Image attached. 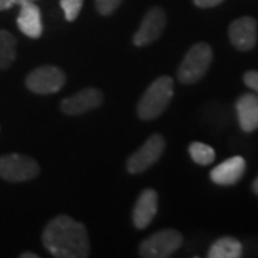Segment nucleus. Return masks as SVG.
<instances>
[{
    "label": "nucleus",
    "instance_id": "obj_12",
    "mask_svg": "<svg viewBox=\"0 0 258 258\" xmlns=\"http://www.w3.org/2000/svg\"><path fill=\"white\" fill-rule=\"evenodd\" d=\"M245 159L242 157H232L217 165L210 174V178L217 185H235L245 172Z\"/></svg>",
    "mask_w": 258,
    "mask_h": 258
},
{
    "label": "nucleus",
    "instance_id": "obj_10",
    "mask_svg": "<svg viewBox=\"0 0 258 258\" xmlns=\"http://www.w3.org/2000/svg\"><path fill=\"white\" fill-rule=\"evenodd\" d=\"M232 46H235L241 52H248L257 43V22L255 19L244 16L234 20L228 29Z\"/></svg>",
    "mask_w": 258,
    "mask_h": 258
},
{
    "label": "nucleus",
    "instance_id": "obj_24",
    "mask_svg": "<svg viewBox=\"0 0 258 258\" xmlns=\"http://www.w3.org/2000/svg\"><path fill=\"white\" fill-rule=\"evenodd\" d=\"M252 191L258 195V176L254 179V182H252Z\"/></svg>",
    "mask_w": 258,
    "mask_h": 258
},
{
    "label": "nucleus",
    "instance_id": "obj_15",
    "mask_svg": "<svg viewBox=\"0 0 258 258\" xmlns=\"http://www.w3.org/2000/svg\"><path fill=\"white\" fill-rule=\"evenodd\" d=\"M242 255V244L237 238L222 237L210 247V258H240Z\"/></svg>",
    "mask_w": 258,
    "mask_h": 258
},
{
    "label": "nucleus",
    "instance_id": "obj_11",
    "mask_svg": "<svg viewBox=\"0 0 258 258\" xmlns=\"http://www.w3.org/2000/svg\"><path fill=\"white\" fill-rule=\"evenodd\" d=\"M158 211V192L152 188H147L139 194L134 207L132 221L138 230H145L152 222Z\"/></svg>",
    "mask_w": 258,
    "mask_h": 258
},
{
    "label": "nucleus",
    "instance_id": "obj_8",
    "mask_svg": "<svg viewBox=\"0 0 258 258\" xmlns=\"http://www.w3.org/2000/svg\"><path fill=\"white\" fill-rule=\"evenodd\" d=\"M166 26V15L161 8H152L144 16L141 26L134 35L135 46H147L161 37Z\"/></svg>",
    "mask_w": 258,
    "mask_h": 258
},
{
    "label": "nucleus",
    "instance_id": "obj_1",
    "mask_svg": "<svg viewBox=\"0 0 258 258\" xmlns=\"http://www.w3.org/2000/svg\"><path fill=\"white\" fill-rule=\"evenodd\" d=\"M42 242L49 254L56 258H86L91 254V244L82 222L68 215H59L49 221Z\"/></svg>",
    "mask_w": 258,
    "mask_h": 258
},
{
    "label": "nucleus",
    "instance_id": "obj_16",
    "mask_svg": "<svg viewBox=\"0 0 258 258\" xmlns=\"http://www.w3.org/2000/svg\"><path fill=\"white\" fill-rule=\"evenodd\" d=\"M16 59V37L9 30L0 29V71L12 66Z\"/></svg>",
    "mask_w": 258,
    "mask_h": 258
},
{
    "label": "nucleus",
    "instance_id": "obj_22",
    "mask_svg": "<svg viewBox=\"0 0 258 258\" xmlns=\"http://www.w3.org/2000/svg\"><path fill=\"white\" fill-rule=\"evenodd\" d=\"M13 6L12 0H0V10H8Z\"/></svg>",
    "mask_w": 258,
    "mask_h": 258
},
{
    "label": "nucleus",
    "instance_id": "obj_2",
    "mask_svg": "<svg viewBox=\"0 0 258 258\" xmlns=\"http://www.w3.org/2000/svg\"><path fill=\"white\" fill-rule=\"evenodd\" d=\"M174 96V79L161 76L149 85L138 103V116L144 120L157 119L162 115Z\"/></svg>",
    "mask_w": 258,
    "mask_h": 258
},
{
    "label": "nucleus",
    "instance_id": "obj_13",
    "mask_svg": "<svg viewBox=\"0 0 258 258\" xmlns=\"http://www.w3.org/2000/svg\"><path fill=\"white\" fill-rule=\"evenodd\" d=\"M20 12L18 16L19 30L32 39H39L43 33L40 9L35 5V2H23L19 5Z\"/></svg>",
    "mask_w": 258,
    "mask_h": 258
},
{
    "label": "nucleus",
    "instance_id": "obj_23",
    "mask_svg": "<svg viewBox=\"0 0 258 258\" xmlns=\"http://www.w3.org/2000/svg\"><path fill=\"white\" fill-rule=\"evenodd\" d=\"M20 258H39V255L37 254H35V252H22L20 254Z\"/></svg>",
    "mask_w": 258,
    "mask_h": 258
},
{
    "label": "nucleus",
    "instance_id": "obj_9",
    "mask_svg": "<svg viewBox=\"0 0 258 258\" xmlns=\"http://www.w3.org/2000/svg\"><path fill=\"white\" fill-rule=\"evenodd\" d=\"M103 102V93L96 88H86L60 102V111L64 115L76 116L99 108Z\"/></svg>",
    "mask_w": 258,
    "mask_h": 258
},
{
    "label": "nucleus",
    "instance_id": "obj_20",
    "mask_svg": "<svg viewBox=\"0 0 258 258\" xmlns=\"http://www.w3.org/2000/svg\"><path fill=\"white\" fill-rule=\"evenodd\" d=\"M244 83L248 86L251 91L258 95V71H248L244 74Z\"/></svg>",
    "mask_w": 258,
    "mask_h": 258
},
{
    "label": "nucleus",
    "instance_id": "obj_5",
    "mask_svg": "<svg viewBox=\"0 0 258 258\" xmlns=\"http://www.w3.org/2000/svg\"><path fill=\"white\" fill-rule=\"evenodd\" d=\"M184 238L176 230H162L148 237L139 247V255L144 258L171 257L176 249L181 248Z\"/></svg>",
    "mask_w": 258,
    "mask_h": 258
},
{
    "label": "nucleus",
    "instance_id": "obj_6",
    "mask_svg": "<svg viewBox=\"0 0 258 258\" xmlns=\"http://www.w3.org/2000/svg\"><path fill=\"white\" fill-rule=\"evenodd\" d=\"M66 76L57 66H40L33 69L26 78V88L37 95H50L59 92L64 86Z\"/></svg>",
    "mask_w": 258,
    "mask_h": 258
},
{
    "label": "nucleus",
    "instance_id": "obj_7",
    "mask_svg": "<svg viewBox=\"0 0 258 258\" xmlns=\"http://www.w3.org/2000/svg\"><path fill=\"white\" fill-rule=\"evenodd\" d=\"M165 139L162 135L155 134L145 141V144L135 151L126 161V169L131 174H141L148 168L157 164L158 159L164 154Z\"/></svg>",
    "mask_w": 258,
    "mask_h": 258
},
{
    "label": "nucleus",
    "instance_id": "obj_3",
    "mask_svg": "<svg viewBox=\"0 0 258 258\" xmlns=\"http://www.w3.org/2000/svg\"><path fill=\"white\" fill-rule=\"evenodd\" d=\"M212 47L208 43H197L194 45L186 55L184 56L182 63L178 69V81L184 85H191L201 81L212 63Z\"/></svg>",
    "mask_w": 258,
    "mask_h": 258
},
{
    "label": "nucleus",
    "instance_id": "obj_18",
    "mask_svg": "<svg viewBox=\"0 0 258 258\" xmlns=\"http://www.w3.org/2000/svg\"><path fill=\"white\" fill-rule=\"evenodd\" d=\"M83 0H60V8L63 9L64 19L68 22H74L82 10Z\"/></svg>",
    "mask_w": 258,
    "mask_h": 258
},
{
    "label": "nucleus",
    "instance_id": "obj_25",
    "mask_svg": "<svg viewBox=\"0 0 258 258\" xmlns=\"http://www.w3.org/2000/svg\"><path fill=\"white\" fill-rule=\"evenodd\" d=\"M23 2H35V0H12L13 5H20V3H23Z\"/></svg>",
    "mask_w": 258,
    "mask_h": 258
},
{
    "label": "nucleus",
    "instance_id": "obj_4",
    "mask_svg": "<svg viewBox=\"0 0 258 258\" xmlns=\"http://www.w3.org/2000/svg\"><path fill=\"white\" fill-rule=\"evenodd\" d=\"M39 164L29 155L8 154L0 157V178L8 182H25L36 178Z\"/></svg>",
    "mask_w": 258,
    "mask_h": 258
},
{
    "label": "nucleus",
    "instance_id": "obj_21",
    "mask_svg": "<svg viewBox=\"0 0 258 258\" xmlns=\"http://www.w3.org/2000/svg\"><path fill=\"white\" fill-rule=\"evenodd\" d=\"M224 0H194V5L201 8V9H210L221 5Z\"/></svg>",
    "mask_w": 258,
    "mask_h": 258
},
{
    "label": "nucleus",
    "instance_id": "obj_14",
    "mask_svg": "<svg viewBox=\"0 0 258 258\" xmlns=\"http://www.w3.org/2000/svg\"><path fill=\"white\" fill-rule=\"evenodd\" d=\"M235 111L241 129L244 132H254L258 129V95L244 93L235 102Z\"/></svg>",
    "mask_w": 258,
    "mask_h": 258
},
{
    "label": "nucleus",
    "instance_id": "obj_19",
    "mask_svg": "<svg viewBox=\"0 0 258 258\" xmlns=\"http://www.w3.org/2000/svg\"><path fill=\"white\" fill-rule=\"evenodd\" d=\"M122 3V0H95L96 10L102 16H109L115 10L118 9Z\"/></svg>",
    "mask_w": 258,
    "mask_h": 258
},
{
    "label": "nucleus",
    "instance_id": "obj_17",
    "mask_svg": "<svg viewBox=\"0 0 258 258\" xmlns=\"http://www.w3.org/2000/svg\"><path fill=\"white\" fill-rule=\"evenodd\" d=\"M189 157L192 158V161L198 165H210L215 159V151L207 144L203 142H192L188 148Z\"/></svg>",
    "mask_w": 258,
    "mask_h": 258
}]
</instances>
